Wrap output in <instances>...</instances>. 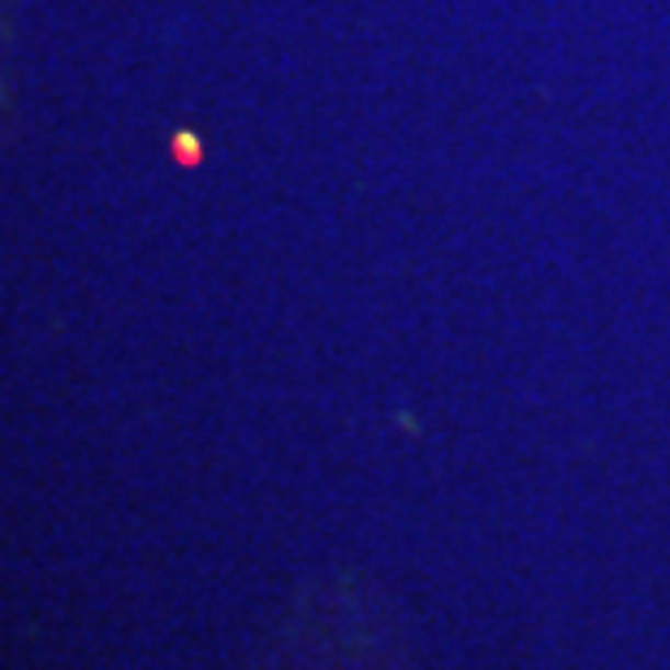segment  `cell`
<instances>
[{"mask_svg":"<svg viewBox=\"0 0 670 670\" xmlns=\"http://www.w3.org/2000/svg\"><path fill=\"white\" fill-rule=\"evenodd\" d=\"M173 156H178L182 164H200L204 148H200V139H195L191 130H178V135H173Z\"/></svg>","mask_w":670,"mask_h":670,"instance_id":"6da1fadb","label":"cell"}]
</instances>
